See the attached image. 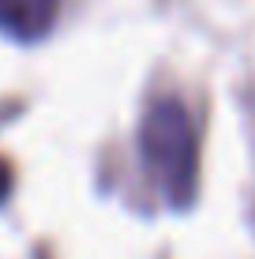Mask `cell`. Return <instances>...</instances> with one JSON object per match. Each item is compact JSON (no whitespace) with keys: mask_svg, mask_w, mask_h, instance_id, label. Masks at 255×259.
Listing matches in <instances>:
<instances>
[{"mask_svg":"<svg viewBox=\"0 0 255 259\" xmlns=\"http://www.w3.org/2000/svg\"><path fill=\"white\" fill-rule=\"evenodd\" d=\"M57 19V0H0V30L12 38H38Z\"/></svg>","mask_w":255,"mask_h":259,"instance_id":"2","label":"cell"},{"mask_svg":"<svg viewBox=\"0 0 255 259\" xmlns=\"http://www.w3.org/2000/svg\"><path fill=\"white\" fill-rule=\"evenodd\" d=\"M12 195V165L8 162H0V203Z\"/></svg>","mask_w":255,"mask_h":259,"instance_id":"3","label":"cell"},{"mask_svg":"<svg viewBox=\"0 0 255 259\" xmlns=\"http://www.w3.org/2000/svg\"><path fill=\"white\" fill-rule=\"evenodd\" d=\"M143 154L150 169L165 181V188L173 192V199L184 203L191 188V169H195V158H191V124L188 113H184L180 102H158L150 113H146L143 124Z\"/></svg>","mask_w":255,"mask_h":259,"instance_id":"1","label":"cell"}]
</instances>
